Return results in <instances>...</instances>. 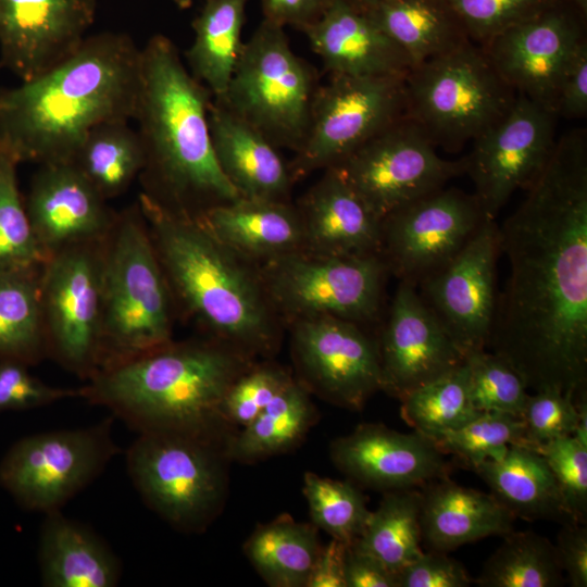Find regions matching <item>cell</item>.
Instances as JSON below:
<instances>
[{"label":"cell","mask_w":587,"mask_h":587,"mask_svg":"<svg viewBox=\"0 0 587 587\" xmlns=\"http://www.w3.org/2000/svg\"><path fill=\"white\" fill-rule=\"evenodd\" d=\"M499 226L509 262L487 348L535 391L587 383V136L571 130Z\"/></svg>","instance_id":"obj_1"},{"label":"cell","mask_w":587,"mask_h":587,"mask_svg":"<svg viewBox=\"0 0 587 587\" xmlns=\"http://www.w3.org/2000/svg\"><path fill=\"white\" fill-rule=\"evenodd\" d=\"M141 48L125 33L87 36L68 58L13 88L0 89V148L17 162H72L87 134L134 120Z\"/></svg>","instance_id":"obj_2"},{"label":"cell","mask_w":587,"mask_h":587,"mask_svg":"<svg viewBox=\"0 0 587 587\" xmlns=\"http://www.w3.org/2000/svg\"><path fill=\"white\" fill-rule=\"evenodd\" d=\"M212 98L168 37L153 35L141 48L134 117L145 152L141 193L193 216L239 198L213 151L208 120Z\"/></svg>","instance_id":"obj_3"},{"label":"cell","mask_w":587,"mask_h":587,"mask_svg":"<svg viewBox=\"0 0 587 587\" xmlns=\"http://www.w3.org/2000/svg\"><path fill=\"white\" fill-rule=\"evenodd\" d=\"M248 353L224 341H173L99 370L79 397L142 432L173 430L228 438L220 414Z\"/></svg>","instance_id":"obj_4"},{"label":"cell","mask_w":587,"mask_h":587,"mask_svg":"<svg viewBox=\"0 0 587 587\" xmlns=\"http://www.w3.org/2000/svg\"><path fill=\"white\" fill-rule=\"evenodd\" d=\"M138 204L172 296L218 340L248 354L272 351L278 315L258 270L215 239L196 216L141 192Z\"/></svg>","instance_id":"obj_5"},{"label":"cell","mask_w":587,"mask_h":587,"mask_svg":"<svg viewBox=\"0 0 587 587\" xmlns=\"http://www.w3.org/2000/svg\"><path fill=\"white\" fill-rule=\"evenodd\" d=\"M172 297L137 202L104 239L98 371L171 342Z\"/></svg>","instance_id":"obj_6"},{"label":"cell","mask_w":587,"mask_h":587,"mask_svg":"<svg viewBox=\"0 0 587 587\" xmlns=\"http://www.w3.org/2000/svg\"><path fill=\"white\" fill-rule=\"evenodd\" d=\"M126 452L127 473L146 505L178 530H204L227 490L229 438L142 432Z\"/></svg>","instance_id":"obj_7"},{"label":"cell","mask_w":587,"mask_h":587,"mask_svg":"<svg viewBox=\"0 0 587 587\" xmlns=\"http://www.w3.org/2000/svg\"><path fill=\"white\" fill-rule=\"evenodd\" d=\"M405 113L436 148L460 150L503 118L517 93L473 41L413 66L404 78Z\"/></svg>","instance_id":"obj_8"},{"label":"cell","mask_w":587,"mask_h":587,"mask_svg":"<svg viewBox=\"0 0 587 587\" xmlns=\"http://www.w3.org/2000/svg\"><path fill=\"white\" fill-rule=\"evenodd\" d=\"M284 27L263 20L242 43L226 92L229 110L277 149L301 148L319 88L315 70L297 55Z\"/></svg>","instance_id":"obj_9"},{"label":"cell","mask_w":587,"mask_h":587,"mask_svg":"<svg viewBox=\"0 0 587 587\" xmlns=\"http://www.w3.org/2000/svg\"><path fill=\"white\" fill-rule=\"evenodd\" d=\"M276 314L288 322L335 316L361 326L377 320L388 268L379 254L330 257L303 250L257 268Z\"/></svg>","instance_id":"obj_10"},{"label":"cell","mask_w":587,"mask_h":587,"mask_svg":"<svg viewBox=\"0 0 587 587\" xmlns=\"http://www.w3.org/2000/svg\"><path fill=\"white\" fill-rule=\"evenodd\" d=\"M113 421L21 438L0 461V486L26 510L60 511L120 452Z\"/></svg>","instance_id":"obj_11"},{"label":"cell","mask_w":587,"mask_h":587,"mask_svg":"<svg viewBox=\"0 0 587 587\" xmlns=\"http://www.w3.org/2000/svg\"><path fill=\"white\" fill-rule=\"evenodd\" d=\"M104 239L49 255L38 277L48 357L86 380L100 363Z\"/></svg>","instance_id":"obj_12"},{"label":"cell","mask_w":587,"mask_h":587,"mask_svg":"<svg viewBox=\"0 0 587 587\" xmlns=\"http://www.w3.org/2000/svg\"><path fill=\"white\" fill-rule=\"evenodd\" d=\"M436 149L425 132L404 115L332 167L383 220L465 173V157L446 160Z\"/></svg>","instance_id":"obj_13"},{"label":"cell","mask_w":587,"mask_h":587,"mask_svg":"<svg viewBox=\"0 0 587 587\" xmlns=\"http://www.w3.org/2000/svg\"><path fill=\"white\" fill-rule=\"evenodd\" d=\"M404 78L329 75L320 85L294 178L330 167L405 113Z\"/></svg>","instance_id":"obj_14"},{"label":"cell","mask_w":587,"mask_h":587,"mask_svg":"<svg viewBox=\"0 0 587 587\" xmlns=\"http://www.w3.org/2000/svg\"><path fill=\"white\" fill-rule=\"evenodd\" d=\"M487 218L474 193L442 187L382 220L379 255L389 273L416 286L451 261Z\"/></svg>","instance_id":"obj_15"},{"label":"cell","mask_w":587,"mask_h":587,"mask_svg":"<svg viewBox=\"0 0 587 587\" xmlns=\"http://www.w3.org/2000/svg\"><path fill=\"white\" fill-rule=\"evenodd\" d=\"M558 115L517 95L507 115L474 139L465 157L474 196L496 218L519 189H527L547 164L557 141Z\"/></svg>","instance_id":"obj_16"},{"label":"cell","mask_w":587,"mask_h":587,"mask_svg":"<svg viewBox=\"0 0 587 587\" xmlns=\"http://www.w3.org/2000/svg\"><path fill=\"white\" fill-rule=\"evenodd\" d=\"M499 225L487 218L465 247L415 287L455 346L487 349L497 309Z\"/></svg>","instance_id":"obj_17"},{"label":"cell","mask_w":587,"mask_h":587,"mask_svg":"<svg viewBox=\"0 0 587 587\" xmlns=\"http://www.w3.org/2000/svg\"><path fill=\"white\" fill-rule=\"evenodd\" d=\"M291 326L295 361L310 392L360 410L383 390L377 341L361 325L322 315L297 320Z\"/></svg>","instance_id":"obj_18"},{"label":"cell","mask_w":587,"mask_h":587,"mask_svg":"<svg viewBox=\"0 0 587 587\" xmlns=\"http://www.w3.org/2000/svg\"><path fill=\"white\" fill-rule=\"evenodd\" d=\"M584 39L580 23L558 0L480 47L517 95L557 113L562 77Z\"/></svg>","instance_id":"obj_19"},{"label":"cell","mask_w":587,"mask_h":587,"mask_svg":"<svg viewBox=\"0 0 587 587\" xmlns=\"http://www.w3.org/2000/svg\"><path fill=\"white\" fill-rule=\"evenodd\" d=\"M98 0H0V66L29 80L74 53Z\"/></svg>","instance_id":"obj_20"},{"label":"cell","mask_w":587,"mask_h":587,"mask_svg":"<svg viewBox=\"0 0 587 587\" xmlns=\"http://www.w3.org/2000/svg\"><path fill=\"white\" fill-rule=\"evenodd\" d=\"M376 341L383 390L399 399L465 359L416 287L405 282L399 283Z\"/></svg>","instance_id":"obj_21"},{"label":"cell","mask_w":587,"mask_h":587,"mask_svg":"<svg viewBox=\"0 0 587 587\" xmlns=\"http://www.w3.org/2000/svg\"><path fill=\"white\" fill-rule=\"evenodd\" d=\"M39 165L24 203L45 258L71 246L104 239L116 217L108 200L73 162Z\"/></svg>","instance_id":"obj_22"},{"label":"cell","mask_w":587,"mask_h":587,"mask_svg":"<svg viewBox=\"0 0 587 587\" xmlns=\"http://www.w3.org/2000/svg\"><path fill=\"white\" fill-rule=\"evenodd\" d=\"M334 464L350 480L386 491L421 488L447 476L445 453L428 437L365 423L329 447Z\"/></svg>","instance_id":"obj_23"},{"label":"cell","mask_w":587,"mask_h":587,"mask_svg":"<svg viewBox=\"0 0 587 587\" xmlns=\"http://www.w3.org/2000/svg\"><path fill=\"white\" fill-rule=\"evenodd\" d=\"M302 33L329 75L405 77L412 68L369 12L342 0H333Z\"/></svg>","instance_id":"obj_24"},{"label":"cell","mask_w":587,"mask_h":587,"mask_svg":"<svg viewBox=\"0 0 587 587\" xmlns=\"http://www.w3.org/2000/svg\"><path fill=\"white\" fill-rule=\"evenodd\" d=\"M307 191L297 207L303 251L330 257L379 254V220L335 167Z\"/></svg>","instance_id":"obj_25"},{"label":"cell","mask_w":587,"mask_h":587,"mask_svg":"<svg viewBox=\"0 0 587 587\" xmlns=\"http://www.w3.org/2000/svg\"><path fill=\"white\" fill-rule=\"evenodd\" d=\"M208 120L217 164L239 197L288 201L295 178L277 148L215 98Z\"/></svg>","instance_id":"obj_26"},{"label":"cell","mask_w":587,"mask_h":587,"mask_svg":"<svg viewBox=\"0 0 587 587\" xmlns=\"http://www.w3.org/2000/svg\"><path fill=\"white\" fill-rule=\"evenodd\" d=\"M222 245L249 263L303 250V228L297 207L288 201L238 199L196 216Z\"/></svg>","instance_id":"obj_27"},{"label":"cell","mask_w":587,"mask_h":587,"mask_svg":"<svg viewBox=\"0 0 587 587\" xmlns=\"http://www.w3.org/2000/svg\"><path fill=\"white\" fill-rule=\"evenodd\" d=\"M420 490L422 542L429 550L449 552L513 530L515 516L492 495L458 485L448 476Z\"/></svg>","instance_id":"obj_28"},{"label":"cell","mask_w":587,"mask_h":587,"mask_svg":"<svg viewBox=\"0 0 587 587\" xmlns=\"http://www.w3.org/2000/svg\"><path fill=\"white\" fill-rule=\"evenodd\" d=\"M38 564L46 587H114L122 564L111 548L84 524L60 511L45 514Z\"/></svg>","instance_id":"obj_29"},{"label":"cell","mask_w":587,"mask_h":587,"mask_svg":"<svg viewBox=\"0 0 587 587\" xmlns=\"http://www.w3.org/2000/svg\"><path fill=\"white\" fill-rule=\"evenodd\" d=\"M473 470L515 517L574 522L549 466L535 448L511 445L501 459L485 461Z\"/></svg>","instance_id":"obj_30"},{"label":"cell","mask_w":587,"mask_h":587,"mask_svg":"<svg viewBox=\"0 0 587 587\" xmlns=\"http://www.w3.org/2000/svg\"><path fill=\"white\" fill-rule=\"evenodd\" d=\"M366 12L412 67L472 41L446 0H384Z\"/></svg>","instance_id":"obj_31"},{"label":"cell","mask_w":587,"mask_h":587,"mask_svg":"<svg viewBox=\"0 0 587 587\" xmlns=\"http://www.w3.org/2000/svg\"><path fill=\"white\" fill-rule=\"evenodd\" d=\"M249 0H204L192 21L193 41L185 57L192 76L213 98L225 95L238 60Z\"/></svg>","instance_id":"obj_32"},{"label":"cell","mask_w":587,"mask_h":587,"mask_svg":"<svg viewBox=\"0 0 587 587\" xmlns=\"http://www.w3.org/2000/svg\"><path fill=\"white\" fill-rule=\"evenodd\" d=\"M317 528L283 514L260 524L243 546L259 575L274 587H305L320 552Z\"/></svg>","instance_id":"obj_33"},{"label":"cell","mask_w":587,"mask_h":587,"mask_svg":"<svg viewBox=\"0 0 587 587\" xmlns=\"http://www.w3.org/2000/svg\"><path fill=\"white\" fill-rule=\"evenodd\" d=\"M310 391L294 379L238 435L229 437V460L254 462L284 453L298 445L316 419Z\"/></svg>","instance_id":"obj_34"},{"label":"cell","mask_w":587,"mask_h":587,"mask_svg":"<svg viewBox=\"0 0 587 587\" xmlns=\"http://www.w3.org/2000/svg\"><path fill=\"white\" fill-rule=\"evenodd\" d=\"M72 162L105 199L125 192L145 166V152L129 121H110L93 127Z\"/></svg>","instance_id":"obj_35"},{"label":"cell","mask_w":587,"mask_h":587,"mask_svg":"<svg viewBox=\"0 0 587 587\" xmlns=\"http://www.w3.org/2000/svg\"><path fill=\"white\" fill-rule=\"evenodd\" d=\"M375 511H371L360 537L351 545L373 557L396 575L420 557L421 502L420 488L384 492Z\"/></svg>","instance_id":"obj_36"},{"label":"cell","mask_w":587,"mask_h":587,"mask_svg":"<svg viewBox=\"0 0 587 587\" xmlns=\"http://www.w3.org/2000/svg\"><path fill=\"white\" fill-rule=\"evenodd\" d=\"M38 277L39 272L0 275V361L32 366L48 357Z\"/></svg>","instance_id":"obj_37"},{"label":"cell","mask_w":587,"mask_h":587,"mask_svg":"<svg viewBox=\"0 0 587 587\" xmlns=\"http://www.w3.org/2000/svg\"><path fill=\"white\" fill-rule=\"evenodd\" d=\"M476 579L480 587H557L564 582L554 545L534 532H510Z\"/></svg>","instance_id":"obj_38"},{"label":"cell","mask_w":587,"mask_h":587,"mask_svg":"<svg viewBox=\"0 0 587 587\" xmlns=\"http://www.w3.org/2000/svg\"><path fill=\"white\" fill-rule=\"evenodd\" d=\"M401 417L415 432L430 438L458 428L482 412L471 399L464 362L400 398Z\"/></svg>","instance_id":"obj_39"},{"label":"cell","mask_w":587,"mask_h":587,"mask_svg":"<svg viewBox=\"0 0 587 587\" xmlns=\"http://www.w3.org/2000/svg\"><path fill=\"white\" fill-rule=\"evenodd\" d=\"M17 165L18 162L0 148V275L39 272L46 260L18 189Z\"/></svg>","instance_id":"obj_40"},{"label":"cell","mask_w":587,"mask_h":587,"mask_svg":"<svg viewBox=\"0 0 587 587\" xmlns=\"http://www.w3.org/2000/svg\"><path fill=\"white\" fill-rule=\"evenodd\" d=\"M303 495L312 524L347 545L362 534L371 511L366 498L352 480H337L308 472Z\"/></svg>","instance_id":"obj_41"},{"label":"cell","mask_w":587,"mask_h":587,"mask_svg":"<svg viewBox=\"0 0 587 587\" xmlns=\"http://www.w3.org/2000/svg\"><path fill=\"white\" fill-rule=\"evenodd\" d=\"M522 417L482 412L466 424L439 433L429 439L444 453H452L472 469L488 460H499L511 445L524 444Z\"/></svg>","instance_id":"obj_42"},{"label":"cell","mask_w":587,"mask_h":587,"mask_svg":"<svg viewBox=\"0 0 587 587\" xmlns=\"http://www.w3.org/2000/svg\"><path fill=\"white\" fill-rule=\"evenodd\" d=\"M470 395L480 412H500L521 417L529 394L519 372L487 349L465 354Z\"/></svg>","instance_id":"obj_43"},{"label":"cell","mask_w":587,"mask_h":587,"mask_svg":"<svg viewBox=\"0 0 587 587\" xmlns=\"http://www.w3.org/2000/svg\"><path fill=\"white\" fill-rule=\"evenodd\" d=\"M295 378L274 364L250 365L230 385L220 408L227 424L246 426Z\"/></svg>","instance_id":"obj_44"},{"label":"cell","mask_w":587,"mask_h":587,"mask_svg":"<svg viewBox=\"0 0 587 587\" xmlns=\"http://www.w3.org/2000/svg\"><path fill=\"white\" fill-rule=\"evenodd\" d=\"M535 449L555 479L566 513L582 524L587 514V445L570 435L549 440Z\"/></svg>","instance_id":"obj_45"},{"label":"cell","mask_w":587,"mask_h":587,"mask_svg":"<svg viewBox=\"0 0 587 587\" xmlns=\"http://www.w3.org/2000/svg\"><path fill=\"white\" fill-rule=\"evenodd\" d=\"M470 39L483 46L507 28L529 18L558 0H446Z\"/></svg>","instance_id":"obj_46"},{"label":"cell","mask_w":587,"mask_h":587,"mask_svg":"<svg viewBox=\"0 0 587 587\" xmlns=\"http://www.w3.org/2000/svg\"><path fill=\"white\" fill-rule=\"evenodd\" d=\"M583 396L576 398L557 389H541L529 395L521 416L525 428L524 444L536 448L554 438L573 435Z\"/></svg>","instance_id":"obj_47"},{"label":"cell","mask_w":587,"mask_h":587,"mask_svg":"<svg viewBox=\"0 0 587 587\" xmlns=\"http://www.w3.org/2000/svg\"><path fill=\"white\" fill-rule=\"evenodd\" d=\"M79 397L78 389L48 385L29 372V365L0 361V413L46 407Z\"/></svg>","instance_id":"obj_48"},{"label":"cell","mask_w":587,"mask_h":587,"mask_svg":"<svg viewBox=\"0 0 587 587\" xmlns=\"http://www.w3.org/2000/svg\"><path fill=\"white\" fill-rule=\"evenodd\" d=\"M397 587H467L473 580L464 566L447 552H423L398 573Z\"/></svg>","instance_id":"obj_49"},{"label":"cell","mask_w":587,"mask_h":587,"mask_svg":"<svg viewBox=\"0 0 587 587\" xmlns=\"http://www.w3.org/2000/svg\"><path fill=\"white\" fill-rule=\"evenodd\" d=\"M587 113V41L584 39L573 53L561 80L557 114L583 118Z\"/></svg>","instance_id":"obj_50"},{"label":"cell","mask_w":587,"mask_h":587,"mask_svg":"<svg viewBox=\"0 0 587 587\" xmlns=\"http://www.w3.org/2000/svg\"><path fill=\"white\" fill-rule=\"evenodd\" d=\"M562 571L573 587L587 586V529L580 523H563L554 545Z\"/></svg>","instance_id":"obj_51"},{"label":"cell","mask_w":587,"mask_h":587,"mask_svg":"<svg viewBox=\"0 0 587 587\" xmlns=\"http://www.w3.org/2000/svg\"><path fill=\"white\" fill-rule=\"evenodd\" d=\"M333 0H261L263 20L303 30L321 17Z\"/></svg>","instance_id":"obj_52"},{"label":"cell","mask_w":587,"mask_h":587,"mask_svg":"<svg viewBox=\"0 0 587 587\" xmlns=\"http://www.w3.org/2000/svg\"><path fill=\"white\" fill-rule=\"evenodd\" d=\"M345 579L346 587H397L394 573L353 545L347 547Z\"/></svg>","instance_id":"obj_53"},{"label":"cell","mask_w":587,"mask_h":587,"mask_svg":"<svg viewBox=\"0 0 587 587\" xmlns=\"http://www.w3.org/2000/svg\"><path fill=\"white\" fill-rule=\"evenodd\" d=\"M348 545L332 538L314 561L305 587H346L345 559Z\"/></svg>","instance_id":"obj_54"},{"label":"cell","mask_w":587,"mask_h":587,"mask_svg":"<svg viewBox=\"0 0 587 587\" xmlns=\"http://www.w3.org/2000/svg\"><path fill=\"white\" fill-rule=\"evenodd\" d=\"M344 2L363 10V11H370L374 9L376 5L382 3L384 0H342Z\"/></svg>","instance_id":"obj_55"},{"label":"cell","mask_w":587,"mask_h":587,"mask_svg":"<svg viewBox=\"0 0 587 587\" xmlns=\"http://www.w3.org/2000/svg\"><path fill=\"white\" fill-rule=\"evenodd\" d=\"M178 9L186 10L192 5L193 0H171Z\"/></svg>","instance_id":"obj_56"}]
</instances>
